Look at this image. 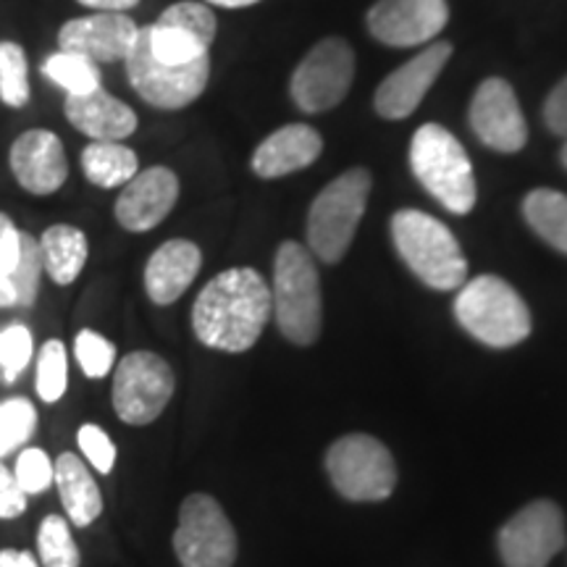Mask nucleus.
Here are the masks:
<instances>
[{"instance_id":"12","label":"nucleus","mask_w":567,"mask_h":567,"mask_svg":"<svg viewBox=\"0 0 567 567\" xmlns=\"http://www.w3.org/2000/svg\"><path fill=\"white\" fill-rule=\"evenodd\" d=\"M565 547V515L555 502L536 499L499 530V555L505 567H547Z\"/></svg>"},{"instance_id":"35","label":"nucleus","mask_w":567,"mask_h":567,"mask_svg":"<svg viewBox=\"0 0 567 567\" xmlns=\"http://www.w3.org/2000/svg\"><path fill=\"white\" fill-rule=\"evenodd\" d=\"M74 354L76 363H80V368L90 379H105L111 373V368L116 365V347L92 329H82L76 334Z\"/></svg>"},{"instance_id":"20","label":"nucleus","mask_w":567,"mask_h":567,"mask_svg":"<svg viewBox=\"0 0 567 567\" xmlns=\"http://www.w3.org/2000/svg\"><path fill=\"white\" fill-rule=\"evenodd\" d=\"M63 113L69 124L92 142H122L137 132V113L103 87L84 95H66Z\"/></svg>"},{"instance_id":"25","label":"nucleus","mask_w":567,"mask_h":567,"mask_svg":"<svg viewBox=\"0 0 567 567\" xmlns=\"http://www.w3.org/2000/svg\"><path fill=\"white\" fill-rule=\"evenodd\" d=\"M523 216L544 243L567 255V195L538 187L523 200Z\"/></svg>"},{"instance_id":"8","label":"nucleus","mask_w":567,"mask_h":567,"mask_svg":"<svg viewBox=\"0 0 567 567\" xmlns=\"http://www.w3.org/2000/svg\"><path fill=\"white\" fill-rule=\"evenodd\" d=\"M326 471L337 492L350 502H381L396 486L392 452L368 434L337 439L326 452Z\"/></svg>"},{"instance_id":"28","label":"nucleus","mask_w":567,"mask_h":567,"mask_svg":"<svg viewBox=\"0 0 567 567\" xmlns=\"http://www.w3.org/2000/svg\"><path fill=\"white\" fill-rule=\"evenodd\" d=\"M42 71L48 80L66 90V95H84V92L101 87V71L95 63L76 53H53L42 63Z\"/></svg>"},{"instance_id":"30","label":"nucleus","mask_w":567,"mask_h":567,"mask_svg":"<svg viewBox=\"0 0 567 567\" xmlns=\"http://www.w3.org/2000/svg\"><path fill=\"white\" fill-rule=\"evenodd\" d=\"M38 394L42 402L53 405L66 394L69 386V358L61 339H48L38 354Z\"/></svg>"},{"instance_id":"26","label":"nucleus","mask_w":567,"mask_h":567,"mask_svg":"<svg viewBox=\"0 0 567 567\" xmlns=\"http://www.w3.org/2000/svg\"><path fill=\"white\" fill-rule=\"evenodd\" d=\"M0 101L9 109L30 103V63L19 42L0 40Z\"/></svg>"},{"instance_id":"3","label":"nucleus","mask_w":567,"mask_h":567,"mask_svg":"<svg viewBox=\"0 0 567 567\" xmlns=\"http://www.w3.org/2000/svg\"><path fill=\"white\" fill-rule=\"evenodd\" d=\"M392 239L400 258L425 287L436 292L460 289L467 279L463 247L439 218L423 210H396L392 216Z\"/></svg>"},{"instance_id":"31","label":"nucleus","mask_w":567,"mask_h":567,"mask_svg":"<svg viewBox=\"0 0 567 567\" xmlns=\"http://www.w3.org/2000/svg\"><path fill=\"white\" fill-rule=\"evenodd\" d=\"M38 429V410L24 396H11L0 402V460L11 455L17 446L30 442Z\"/></svg>"},{"instance_id":"42","label":"nucleus","mask_w":567,"mask_h":567,"mask_svg":"<svg viewBox=\"0 0 567 567\" xmlns=\"http://www.w3.org/2000/svg\"><path fill=\"white\" fill-rule=\"evenodd\" d=\"M0 567H40L38 559L24 549H3L0 551Z\"/></svg>"},{"instance_id":"6","label":"nucleus","mask_w":567,"mask_h":567,"mask_svg":"<svg viewBox=\"0 0 567 567\" xmlns=\"http://www.w3.org/2000/svg\"><path fill=\"white\" fill-rule=\"evenodd\" d=\"M373 176L354 166L318 193L308 213V245L323 264H339L350 250L358 224L363 221Z\"/></svg>"},{"instance_id":"22","label":"nucleus","mask_w":567,"mask_h":567,"mask_svg":"<svg viewBox=\"0 0 567 567\" xmlns=\"http://www.w3.org/2000/svg\"><path fill=\"white\" fill-rule=\"evenodd\" d=\"M53 486L59 488V496L66 509L69 520L74 526H92L103 513V494L97 488L95 478H92L90 467L76 457L74 452H63L55 460V478Z\"/></svg>"},{"instance_id":"15","label":"nucleus","mask_w":567,"mask_h":567,"mask_svg":"<svg viewBox=\"0 0 567 567\" xmlns=\"http://www.w3.org/2000/svg\"><path fill=\"white\" fill-rule=\"evenodd\" d=\"M452 59L450 42H434L425 51H421L415 59L402 63L394 69L384 82L375 90L373 105L375 113L389 122H402V118L413 116L417 105L423 103L425 92L434 87L446 63Z\"/></svg>"},{"instance_id":"32","label":"nucleus","mask_w":567,"mask_h":567,"mask_svg":"<svg viewBox=\"0 0 567 567\" xmlns=\"http://www.w3.org/2000/svg\"><path fill=\"white\" fill-rule=\"evenodd\" d=\"M40 276H42L40 243L30 231H21L19 260L17 266H13V271L9 274V284L13 295H17V305H21V308H32L34 300H38Z\"/></svg>"},{"instance_id":"37","label":"nucleus","mask_w":567,"mask_h":567,"mask_svg":"<svg viewBox=\"0 0 567 567\" xmlns=\"http://www.w3.org/2000/svg\"><path fill=\"white\" fill-rule=\"evenodd\" d=\"M76 442H80L82 455L90 460V465L103 476H109L113 465H116V446H113L111 436L105 434L101 425L84 423L80 434H76Z\"/></svg>"},{"instance_id":"10","label":"nucleus","mask_w":567,"mask_h":567,"mask_svg":"<svg viewBox=\"0 0 567 567\" xmlns=\"http://www.w3.org/2000/svg\"><path fill=\"white\" fill-rule=\"evenodd\" d=\"M174 389V371L161 354L130 352L113 373V410L124 423L147 425L166 410Z\"/></svg>"},{"instance_id":"17","label":"nucleus","mask_w":567,"mask_h":567,"mask_svg":"<svg viewBox=\"0 0 567 567\" xmlns=\"http://www.w3.org/2000/svg\"><path fill=\"white\" fill-rule=\"evenodd\" d=\"M9 166L19 187L38 197L59 193L69 179L66 151L51 130L21 132L11 145Z\"/></svg>"},{"instance_id":"1","label":"nucleus","mask_w":567,"mask_h":567,"mask_svg":"<svg viewBox=\"0 0 567 567\" xmlns=\"http://www.w3.org/2000/svg\"><path fill=\"white\" fill-rule=\"evenodd\" d=\"M271 287L255 268H229L205 284L193 305L195 337L221 352H247L271 321Z\"/></svg>"},{"instance_id":"29","label":"nucleus","mask_w":567,"mask_h":567,"mask_svg":"<svg viewBox=\"0 0 567 567\" xmlns=\"http://www.w3.org/2000/svg\"><path fill=\"white\" fill-rule=\"evenodd\" d=\"M38 551L42 567H80V547L61 515H48L38 530Z\"/></svg>"},{"instance_id":"7","label":"nucleus","mask_w":567,"mask_h":567,"mask_svg":"<svg viewBox=\"0 0 567 567\" xmlns=\"http://www.w3.org/2000/svg\"><path fill=\"white\" fill-rule=\"evenodd\" d=\"M124 63L134 92L147 105L161 111L187 109L203 95L210 80V55L189 63H163L151 51L145 27H140L137 40Z\"/></svg>"},{"instance_id":"34","label":"nucleus","mask_w":567,"mask_h":567,"mask_svg":"<svg viewBox=\"0 0 567 567\" xmlns=\"http://www.w3.org/2000/svg\"><path fill=\"white\" fill-rule=\"evenodd\" d=\"M32 352V334L24 323H11L0 331V371H3V379L9 384L27 371Z\"/></svg>"},{"instance_id":"19","label":"nucleus","mask_w":567,"mask_h":567,"mask_svg":"<svg viewBox=\"0 0 567 567\" xmlns=\"http://www.w3.org/2000/svg\"><path fill=\"white\" fill-rule=\"evenodd\" d=\"M323 153V137L308 124H287L260 142L252 153V174L260 179H281L313 166Z\"/></svg>"},{"instance_id":"43","label":"nucleus","mask_w":567,"mask_h":567,"mask_svg":"<svg viewBox=\"0 0 567 567\" xmlns=\"http://www.w3.org/2000/svg\"><path fill=\"white\" fill-rule=\"evenodd\" d=\"M11 305H17V295H13L9 279L0 276V308H11Z\"/></svg>"},{"instance_id":"4","label":"nucleus","mask_w":567,"mask_h":567,"mask_svg":"<svg viewBox=\"0 0 567 567\" xmlns=\"http://www.w3.org/2000/svg\"><path fill=\"white\" fill-rule=\"evenodd\" d=\"M410 168L421 187L455 216L476 208L478 187L465 147L442 124H423L410 142Z\"/></svg>"},{"instance_id":"27","label":"nucleus","mask_w":567,"mask_h":567,"mask_svg":"<svg viewBox=\"0 0 567 567\" xmlns=\"http://www.w3.org/2000/svg\"><path fill=\"white\" fill-rule=\"evenodd\" d=\"M145 32L153 55L163 63H189L203 59V55H210L208 45H203L195 34L184 32L179 27L155 21V24L145 27Z\"/></svg>"},{"instance_id":"16","label":"nucleus","mask_w":567,"mask_h":567,"mask_svg":"<svg viewBox=\"0 0 567 567\" xmlns=\"http://www.w3.org/2000/svg\"><path fill=\"white\" fill-rule=\"evenodd\" d=\"M140 27L126 13L97 11L90 17L69 19L59 30V48L92 63H116L130 55Z\"/></svg>"},{"instance_id":"5","label":"nucleus","mask_w":567,"mask_h":567,"mask_svg":"<svg viewBox=\"0 0 567 567\" xmlns=\"http://www.w3.org/2000/svg\"><path fill=\"white\" fill-rule=\"evenodd\" d=\"M457 323L494 350H507L526 342L534 329L526 300L499 276H476L460 287L455 300Z\"/></svg>"},{"instance_id":"33","label":"nucleus","mask_w":567,"mask_h":567,"mask_svg":"<svg viewBox=\"0 0 567 567\" xmlns=\"http://www.w3.org/2000/svg\"><path fill=\"white\" fill-rule=\"evenodd\" d=\"M158 21L195 34V38L208 48L213 45V40H216V32H218L216 13H213L205 3H197V0H182V3L168 6V9L158 17Z\"/></svg>"},{"instance_id":"14","label":"nucleus","mask_w":567,"mask_h":567,"mask_svg":"<svg viewBox=\"0 0 567 567\" xmlns=\"http://www.w3.org/2000/svg\"><path fill=\"white\" fill-rule=\"evenodd\" d=\"M450 21L446 0H375L365 24L375 40L389 48L425 45Z\"/></svg>"},{"instance_id":"40","label":"nucleus","mask_w":567,"mask_h":567,"mask_svg":"<svg viewBox=\"0 0 567 567\" xmlns=\"http://www.w3.org/2000/svg\"><path fill=\"white\" fill-rule=\"evenodd\" d=\"M19 247H21V231L13 226V221L6 213H0V276L9 279L19 260Z\"/></svg>"},{"instance_id":"24","label":"nucleus","mask_w":567,"mask_h":567,"mask_svg":"<svg viewBox=\"0 0 567 567\" xmlns=\"http://www.w3.org/2000/svg\"><path fill=\"white\" fill-rule=\"evenodd\" d=\"M140 172L137 153L122 142H90L82 151L84 179L101 189L124 187Z\"/></svg>"},{"instance_id":"11","label":"nucleus","mask_w":567,"mask_h":567,"mask_svg":"<svg viewBox=\"0 0 567 567\" xmlns=\"http://www.w3.org/2000/svg\"><path fill=\"white\" fill-rule=\"evenodd\" d=\"M354 80V51L342 38H326L295 69L289 92L305 113L331 111L347 97Z\"/></svg>"},{"instance_id":"18","label":"nucleus","mask_w":567,"mask_h":567,"mask_svg":"<svg viewBox=\"0 0 567 567\" xmlns=\"http://www.w3.org/2000/svg\"><path fill=\"white\" fill-rule=\"evenodd\" d=\"M176 200H179V176L166 166H151L124 184L113 210L126 231L142 234L155 229L174 210Z\"/></svg>"},{"instance_id":"21","label":"nucleus","mask_w":567,"mask_h":567,"mask_svg":"<svg viewBox=\"0 0 567 567\" xmlns=\"http://www.w3.org/2000/svg\"><path fill=\"white\" fill-rule=\"evenodd\" d=\"M203 266L200 247L189 239H168L145 266V292L155 305H174L197 279Z\"/></svg>"},{"instance_id":"38","label":"nucleus","mask_w":567,"mask_h":567,"mask_svg":"<svg viewBox=\"0 0 567 567\" xmlns=\"http://www.w3.org/2000/svg\"><path fill=\"white\" fill-rule=\"evenodd\" d=\"M27 513V494L21 492L17 476L0 463V520H17Z\"/></svg>"},{"instance_id":"36","label":"nucleus","mask_w":567,"mask_h":567,"mask_svg":"<svg viewBox=\"0 0 567 567\" xmlns=\"http://www.w3.org/2000/svg\"><path fill=\"white\" fill-rule=\"evenodd\" d=\"M13 476H17L21 492L27 496L42 494L45 488L53 486L55 463L48 457L45 450H40V446H30V450H24L19 455L17 467H13Z\"/></svg>"},{"instance_id":"45","label":"nucleus","mask_w":567,"mask_h":567,"mask_svg":"<svg viewBox=\"0 0 567 567\" xmlns=\"http://www.w3.org/2000/svg\"><path fill=\"white\" fill-rule=\"evenodd\" d=\"M559 161H563V166L567 168V142L563 145V153H559Z\"/></svg>"},{"instance_id":"2","label":"nucleus","mask_w":567,"mask_h":567,"mask_svg":"<svg viewBox=\"0 0 567 567\" xmlns=\"http://www.w3.org/2000/svg\"><path fill=\"white\" fill-rule=\"evenodd\" d=\"M271 305L276 326L292 344L308 347L321 337V279L313 252L300 243H284L276 250Z\"/></svg>"},{"instance_id":"44","label":"nucleus","mask_w":567,"mask_h":567,"mask_svg":"<svg viewBox=\"0 0 567 567\" xmlns=\"http://www.w3.org/2000/svg\"><path fill=\"white\" fill-rule=\"evenodd\" d=\"M213 6H221V9H247V6L260 3V0H208Z\"/></svg>"},{"instance_id":"41","label":"nucleus","mask_w":567,"mask_h":567,"mask_svg":"<svg viewBox=\"0 0 567 567\" xmlns=\"http://www.w3.org/2000/svg\"><path fill=\"white\" fill-rule=\"evenodd\" d=\"M76 3L87 6L95 11H113V13H126L134 6H140V0H76Z\"/></svg>"},{"instance_id":"13","label":"nucleus","mask_w":567,"mask_h":567,"mask_svg":"<svg viewBox=\"0 0 567 567\" xmlns=\"http://www.w3.org/2000/svg\"><path fill=\"white\" fill-rule=\"evenodd\" d=\"M471 130L496 153H520L528 142V124L513 84L488 76L471 101Z\"/></svg>"},{"instance_id":"23","label":"nucleus","mask_w":567,"mask_h":567,"mask_svg":"<svg viewBox=\"0 0 567 567\" xmlns=\"http://www.w3.org/2000/svg\"><path fill=\"white\" fill-rule=\"evenodd\" d=\"M38 243L42 252V268L51 276V281L59 284V287L74 284L84 264H87V234L71 224H53L42 231Z\"/></svg>"},{"instance_id":"9","label":"nucleus","mask_w":567,"mask_h":567,"mask_svg":"<svg viewBox=\"0 0 567 567\" xmlns=\"http://www.w3.org/2000/svg\"><path fill=\"white\" fill-rule=\"evenodd\" d=\"M174 551L182 567H231L237 534L224 507L208 494H189L182 502Z\"/></svg>"},{"instance_id":"39","label":"nucleus","mask_w":567,"mask_h":567,"mask_svg":"<svg viewBox=\"0 0 567 567\" xmlns=\"http://www.w3.org/2000/svg\"><path fill=\"white\" fill-rule=\"evenodd\" d=\"M544 122L551 134L567 140V76L549 92L547 103H544Z\"/></svg>"}]
</instances>
